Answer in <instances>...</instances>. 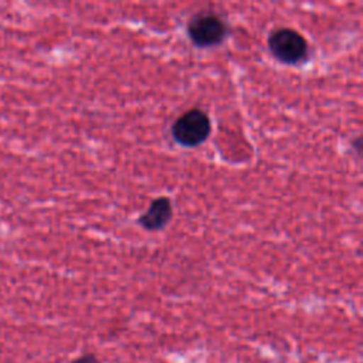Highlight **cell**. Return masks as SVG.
<instances>
[{"label": "cell", "mask_w": 363, "mask_h": 363, "mask_svg": "<svg viewBox=\"0 0 363 363\" xmlns=\"http://www.w3.org/2000/svg\"><path fill=\"white\" fill-rule=\"evenodd\" d=\"M211 133V121L208 115L193 108L182 113L172 125L173 139L184 147H196L207 140Z\"/></svg>", "instance_id": "cell-1"}, {"label": "cell", "mask_w": 363, "mask_h": 363, "mask_svg": "<svg viewBox=\"0 0 363 363\" xmlns=\"http://www.w3.org/2000/svg\"><path fill=\"white\" fill-rule=\"evenodd\" d=\"M268 48L275 60L286 65H298L308 58V41L292 28L274 30L268 37Z\"/></svg>", "instance_id": "cell-2"}, {"label": "cell", "mask_w": 363, "mask_h": 363, "mask_svg": "<svg viewBox=\"0 0 363 363\" xmlns=\"http://www.w3.org/2000/svg\"><path fill=\"white\" fill-rule=\"evenodd\" d=\"M186 31L196 47L208 48L224 41L227 35V26L217 14L200 11L189 18Z\"/></svg>", "instance_id": "cell-3"}, {"label": "cell", "mask_w": 363, "mask_h": 363, "mask_svg": "<svg viewBox=\"0 0 363 363\" xmlns=\"http://www.w3.org/2000/svg\"><path fill=\"white\" fill-rule=\"evenodd\" d=\"M172 214L173 208L170 200L162 196L150 203L149 208L138 218V223L146 231H159L169 224V221L172 220Z\"/></svg>", "instance_id": "cell-4"}, {"label": "cell", "mask_w": 363, "mask_h": 363, "mask_svg": "<svg viewBox=\"0 0 363 363\" xmlns=\"http://www.w3.org/2000/svg\"><path fill=\"white\" fill-rule=\"evenodd\" d=\"M71 363H99V360L96 359L95 354L85 353V354H81L77 359H74Z\"/></svg>", "instance_id": "cell-5"}]
</instances>
